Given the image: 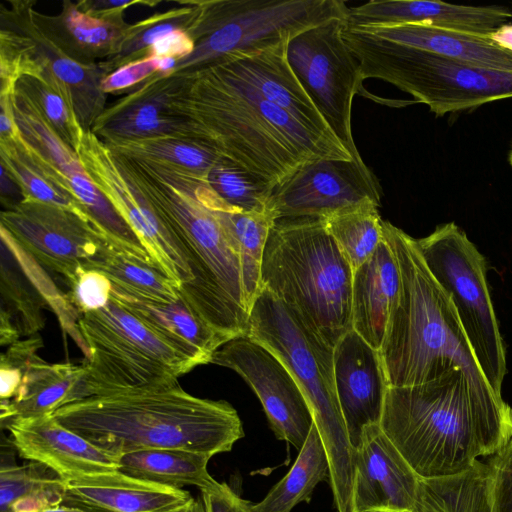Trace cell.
Segmentation results:
<instances>
[{
  "label": "cell",
  "mask_w": 512,
  "mask_h": 512,
  "mask_svg": "<svg viewBox=\"0 0 512 512\" xmlns=\"http://www.w3.org/2000/svg\"><path fill=\"white\" fill-rule=\"evenodd\" d=\"M179 75L171 107L182 120L181 137L212 147L274 189L310 161L354 159L338 140L308 129L221 65Z\"/></svg>",
  "instance_id": "1"
},
{
  "label": "cell",
  "mask_w": 512,
  "mask_h": 512,
  "mask_svg": "<svg viewBox=\"0 0 512 512\" xmlns=\"http://www.w3.org/2000/svg\"><path fill=\"white\" fill-rule=\"evenodd\" d=\"M114 154L152 203L189 265L193 282L180 299L227 342L246 336L250 311L238 249L213 209L216 194L206 179Z\"/></svg>",
  "instance_id": "2"
},
{
  "label": "cell",
  "mask_w": 512,
  "mask_h": 512,
  "mask_svg": "<svg viewBox=\"0 0 512 512\" xmlns=\"http://www.w3.org/2000/svg\"><path fill=\"white\" fill-rule=\"evenodd\" d=\"M420 479L455 475L512 438V407L483 399L461 370L433 381L389 387L380 421Z\"/></svg>",
  "instance_id": "3"
},
{
  "label": "cell",
  "mask_w": 512,
  "mask_h": 512,
  "mask_svg": "<svg viewBox=\"0 0 512 512\" xmlns=\"http://www.w3.org/2000/svg\"><path fill=\"white\" fill-rule=\"evenodd\" d=\"M53 416L118 458L156 448L212 458L231 451L244 437L238 413L228 402L193 396L178 381L93 395L59 408Z\"/></svg>",
  "instance_id": "4"
},
{
  "label": "cell",
  "mask_w": 512,
  "mask_h": 512,
  "mask_svg": "<svg viewBox=\"0 0 512 512\" xmlns=\"http://www.w3.org/2000/svg\"><path fill=\"white\" fill-rule=\"evenodd\" d=\"M383 236L400 271L398 301L379 350L389 387L424 384L461 370L486 401L507 404L485 378L450 295L429 271L417 239L387 221Z\"/></svg>",
  "instance_id": "5"
},
{
  "label": "cell",
  "mask_w": 512,
  "mask_h": 512,
  "mask_svg": "<svg viewBox=\"0 0 512 512\" xmlns=\"http://www.w3.org/2000/svg\"><path fill=\"white\" fill-rule=\"evenodd\" d=\"M353 274L323 218H282L272 226L261 288L294 309L333 348L352 329Z\"/></svg>",
  "instance_id": "6"
},
{
  "label": "cell",
  "mask_w": 512,
  "mask_h": 512,
  "mask_svg": "<svg viewBox=\"0 0 512 512\" xmlns=\"http://www.w3.org/2000/svg\"><path fill=\"white\" fill-rule=\"evenodd\" d=\"M246 336L272 352L296 380L327 453L336 510L353 512L355 449L337 398L334 348L265 288H261L250 310Z\"/></svg>",
  "instance_id": "7"
},
{
  "label": "cell",
  "mask_w": 512,
  "mask_h": 512,
  "mask_svg": "<svg viewBox=\"0 0 512 512\" xmlns=\"http://www.w3.org/2000/svg\"><path fill=\"white\" fill-rule=\"evenodd\" d=\"M341 0H199L186 30L194 42L169 75L253 56L331 19H345Z\"/></svg>",
  "instance_id": "8"
},
{
  "label": "cell",
  "mask_w": 512,
  "mask_h": 512,
  "mask_svg": "<svg viewBox=\"0 0 512 512\" xmlns=\"http://www.w3.org/2000/svg\"><path fill=\"white\" fill-rule=\"evenodd\" d=\"M344 39L362 80L376 78L410 94L436 116L512 98V73L476 66L347 28Z\"/></svg>",
  "instance_id": "9"
},
{
  "label": "cell",
  "mask_w": 512,
  "mask_h": 512,
  "mask_svg": "<svg viewBox=\"0 0 512 512\" xmlns=\"http://www.w3.org/2000/svg\"><path fill=\"white\" fill-rule=\"evenodd\" d=\"M78 330L89 355L84 364L93 395L176 382L199 364L110 299L79 316Z\"/></svg>",
  "instance_id": "10"
},
{
  "label": "cell",
  "mask_w": 512,
  "mask_h": 512,
  "mask_svg": "<svg viewBox=\"0 0 512 512\" xmlns=\"http://www.w3.org/2000/svg\"><path fill=\"white\" fill-rule=\"evenodd\" d=\"M434 278L450 295L475 358L494 392L502 396L506 352L487 281V262L454 222L417 239Z\"/></svg>",
  "instance_id": "11"
},
{
  "label": "cell",
  "mask_w": 512,
  "mask_h": 512,
  "mask_svg": "<svg viewBox=\"0 0 512 512\" xmlns=\"http://www.w3.org/2000/svg\"><path fill=\"white\" fill-rule=\"evenodd\" d=\"M34 1H8L0 8L1 94L14 91L23 75L53 77L69 94L79 123L91 130L105 110L101 83L111 72L103 61L85 65L65 55L36 25Z\"/></svg>",
  "instance_id": "12"
},
{
  "label": "cell",
  "mask_w": 512,
  "mask_h": 512,
  "mask_svg": "<svg viewBox=\"0 0 512 512\" xmlns=\"http://www.w3.org/2000/svg\"><path fill=\"white\" fill-rule=\"evenodd\" d=\"M345 19L311 27L286 46V58L297 80L343 147L362 160L352 136V101L361 83L360 64L348 47Z\"/></svg>",
  "instance_id": "13"
},
{
  "label": "cell",
  "mask_w": 512,
  "mask_h": 512,
  "mask_svg": "<svg viewBox=\"0 0 512 512\" xmlns=\"http://www.w3.org/2000/svg\"><path fill=\"white\" fill-rule=\"evenodd\" d=\"M91 180L132 229L154 266L179 286V295L193 282L189 265L160 215L118 157L91 130L76 151Z\"/></svg>",
  "instance_id": "14"
},
{
  "label": "cell",
  "mask_w": 512,
  "mask_h": 512,
  "mask_svg": "<svg viewBox=\"0 0 512 512\" xmlns=\"http://www.w3.org/2000/svg\"><path fill=\"white\" fill-rule=\"evenodd\" d=\"M10 103L24 142L48 174L81 202L95 228L114 248L153 264L135 233L91 180L78 155L61 140L31 102L14 89Z\"/></svg>",
  "instance_id": "15"
},
{
  "label": "cell",
  "mask_w": 512,
  "mask_h": 512,
  "mask_svg": "<svg viewBox=\"0 0 512 512\" xmlns=\"http://www.w3.org/2000/svg\"><path fill=\"white\" fill-rule=\"evenodd\" d=\"M1 227L37 264L59 273L65 279L110 244L81 215L31 199H24L13 208L4 209L1 212Z\"/></svg>",
  "instance_id": "16"
},
{
  "label": "cell",
  "mask_w": 512,
  "mask_h": 512,
  "mask_svg": "<svg viewBox=\"0 0 512 512\" xmlns=\"http://www.w3.org/2000/svg\"><path fill=\"white\" fill-rule=\"evenodd\" d=\"M210 363L237 372L259 398L276 438L301 449L314 424L313 415L296 380L272 352L241 336L215 351Z\"/></svg>",
  "instance_id": "17"
},
{
  "label": "cell",
  "mask_w": 512,
  "mask_h": 512,
  "mask_svg": "<svg viewBox=\"0 0 512 512\" xmlns=\"http://www.w3.org/2000/svg\"><path fill=\"white\" fill-rule=\"evenodd\" d=\"M382 188L363 160L320 158L301 166L273 191L276 219L326 218L363 203L381 205Z\"/></svg>",
  "instance_id": "18"
},
{
  "label": "cell",
  "mask_w": 512,
  "mask_h": 512,
  "mask_svg": "<svg viewBox=\"0 0 512 512\" xmlns=\"http://www.w3.org/2000/svg\"><path fill=\"white\" fill-rule=\"evenodd\" d=\"M420 478L380 425L367 427L355 449L353 512H416Z\"/></svg>",
  "instance_id": "19"
},
{
  "label": "cell",
  "mask_w": 512,
  "mask_h": 512,
  "mask_svg": "<svg viewBox=\"0 0 512 512\" xmlns=\"http://www.w3.org/2000/svg\"><path fill=\"white\" fill-rule=\"evenodd\" d=\"M334 378L348 437L356 449L363 431L380 425L389 388L379 350L349 330L334 347Z\"/></svg>",
  "instance_id": "20"
},
{
  "label": "cell",
  "mask_w": 512,
  "mask_h": 512,
  "mask_svg": "<svg viewBox=\"0 0 512 512\" xmlns=\"http://www.w3.org/2000/svg\"><path fill=\"white\" fill-rule=\"evenodd\" d=\"M20 457L43 464L64 481L119 471V458L62 425L53 414L16 418L5 425Z\"/></svg>",
  "instance_id": "21"
},
{
  "label": "cell",
  "mask_w": 512,
  "mask_h": 512,
  "mask_svg": "<svg viewBox=\"0 0 512 512\" xmlns=\"http://www.w3.org/2000/svg\"><path fill=\"white\" fill-rule=\"evenodd\" d=\"M512 18L505 6H464L440 1H369L349 7L346 27L371 28L402 25L433 26L478 35H490Z\"/></svg>",
  "instance_id": "22"
},
{
  "label": "cell",
  "mask_w": 512,
  "mask_h": 512,
  "mask_svg": "<svg viewBox=\"0 0 512 512\" xmlns=\"http://www.w3.org/2000/svg\"><path fill=\"white\" fill-rule=\"evenodd\" d=\"M181 82L179 74L153 76L105 108L91 131L104 143L182 136V120L171 107Z\"/></svg>",
  "instance_id": "23"
},
{
  "label": "cell",
  "mask_w": 512,
  "mask_h": 512,
  "mask_svg": "<svg viewBox=\"0 0 512 512\" xmlns=\"http://www.w3.org/2000/svg\"><path fill=\"white\" fill-rule=\"evenodd\" d=\"M32 16L52 43L69 58L85 65L115 56L130 26L124 11L91 12L72 1H64L56 15H45L34 8Z\"/></svg>",
  "instance_id": "24"
},
{
  "label": "cell",
  "mask_w": 512,
  "mask_h": 512,
  "mask_svg": "<svg viewBox=\"0 0 512 512\" xmlns=\"http://www.w3.org/2000/svg\"><path fill=\"white\" fill-rule=\"evenodd\" d=\"M65 483L63 504L92 512H168L192 498L185 489L143 481L120 471L80 476Z\"/></svg>",
  "instance_id": "25"
},
{
  "label": "cell",
  "mask_w": 512,
  "mask_h": 512,
  "mask_svg": "<svg viewBox=\"0 0 512 512\" xmlns=\"http://www.w3.org/2000/svg\"><path fill=\"white\" fill-rule=\"evenodd\" d=\"M401 278L395 254L385 240L353 274L352 329L380 350L398 301Z\"/></svg>",
  "instance_id": "26"
},
{
  "label": "cell",
  "mask_w": 512,
  "mask_h": 512,
  "mask_svg": "<svg viewBox=\"0 0 512 512\" xmlns=\"http://www.w3.org/2000/svg\"><path fill=\"white\" fill-rule=\"evenodd\" d=\"M287 43L220 65L247 81L267 101L308 129L337 140L290 68Z\"/></svg>",
  "instance_id": "27"
},
{
  "label": "cell",
  "mask_w": 512,
  "mask_h": 512,
  "mask_svg": "<svg viewBox=\"0 0 512 512\" xmlns=\"http://www.w3.org/2000/svg\"><path fill=\"white\" fill-rule=\"evenodd\" d=\"M354 30L476 66L512 73V51L496 43L491 34L478 35L422 25L357 28Z\"/></svg>",
  "instance_id": "28"
},
{
  "label": "cell",
  "mask_w": 512,
  "mask_h": 512,
  "mask_svg": "<svg viewBox=\"0 0 512 512\" xmlns=\"http://www.w3.org/2000/svg\"><path fill=\"white\" fill-rule=\"evenodd\" d=\"M86 365L51 364L39 357L11 400H1V424L16 418L53 414L59 408L91 397Z\"/></svg>",
  "instance_id": "29"
},
{
  "label": "cell",
  "mask_w": 512,
  "mask_h": 512,
  "mask_svg": "<svg viewBox=\"0 0 512 512\" xmlns=\"http://www.w3.org/2000/svg\"><path fill=\"white\" fill-rule=\"evenodd\" d=\"M111 300L124 307L166 338L199 365L210 363L215 351L227 343L180 299L175 303L143 300L113 287Z\"/></svg>",
  "instance_id": "30"
},
{
  "label": "cell",
  "mask_w": 512,
  "mask_h": 512,
  "mask_svg": "<svg viewBox=\"0 0 512 512\" xmlns=\"http://www.w3.org/2000/svg\"><path fill=\"white\" fill-rule=\"evenodd\" d=\"M0 271V344L9 346L21 336L33 335L43 329L42 310L49 303L12 249L2 240Z\"/></svg>",
  "instance_id": "31"
},
{
  "label": "cell",
  "mask_w": 512,
  "mask_h": 512,
  "mask_svg": "<svg viewBox=\"0 0 512 512\" xmlns=\"http://www.w3.org/2000/svg\"><path fill=\"white\" fill-rule=\"evenodd\" d=\"M210 456L170 448L128 452L119 457V471L143 481L172 488L196 486L200 491L215 486L208 472Z\"/></svg>",
  "instance_id": "32"
},
{
  "label": "cell",
  "mask_w": 512,
  "mask_h": 512,
  "mask_svg": "<svg viewBox=\"0 0 512 512\" xmlns=\"http://www.w3.org/2000/svg\"><path fill=\"white\" fill-rule=\"evenodd\" d=\"M416 512H492L487 463L477 460L461 473L420 479Z\"/></svg>",
  "instance_id": "33"
},
{
  "label": "cell",
  "mask_w": 512,
  "mask_h": 512,
  "mask_svg": "<svg viewBox=\"0 0 512 512\" xmlns=\"http://www.w3.org/2000/svg\"><path fill=\"white\" fill-rule=\"evenodd\" d=\"M329 479L327 453L313 424L289 472L260 502L251 505V512H291L297 504L309 502L316 486Z\"/></svg>",
  "instance_id": "34"
},
{
  "label": "cell",
  "mask_w": 512,
  "mask_h": 512,
  "mask_svg": "<svg viewBox=\"0 0 512 512\" xmlns=\"http://www.w3.org/2000/svg\"><path fill=\"white\" fill-rule=\"evenodd\" d=\"M213 209L234 240L241 264L245 299L249 311L261 291V265L272 226L277 221L271 210L244 212L230 208L219 200Z\"/></svg>",
  "instance_id": "35"
},
{
  "label": "cell",
  "mask_w": 512,
  "mask_h": 512,
  "mask_svg": "<svg viewBox=\"0 0 512 512\" xmlns=\"http://www.w3.org/2000/svg\"><path fill=\"white\" fill-rule=\"evenodd\" d=\"M65 494V481L43 464L0 468V512H41L63 504Z\"/></svg>",
  "instance_id": "36"
},
{
  "label": "cell",
  "mask_w": 512,
  "mask_h": 512,
  "mask_svg": "<svg viewBox=\"0 0 512 512\" xmlns=\"http://www.w3.org/2000/svg\"><path fill=\"white\" fill-rule=\"evenodd\" d=\"M84 267L102 272L114 288L133 297L161 303L180 300L176 282L151 263L110 244Z\"/></svg>",
  "instance_id": "37"
},
{
  "label": "cell",
  "mask_w": 512,
  "mask_h": 512,
  "mask_svg": "<svg viewBox=\"0 0 512 512\" xmlns=\"http://www.w3.org/2000/svg\"><path fill=\"white\" fill-rule=\"evenodd\" d=\"M0 157L1 167L17 183L24 199L63 207L90 221L81 202L48 174L20 134L0 141Z\"/></svg>",
  "instance_id": "38"
},
{
  "label": "cell",
  "mask_w": 512,
  "mask_h": 512,
  "mask_svg": "<svg viewBox=\"0 0 512 512\" xmlns=\"http://www.w3.org/2000/svg\"><path fill=\"white\" fill-rule=\"evenodd\" d=\"M105 144L116 154L178 168L205 179L221 157L212 147L181 136H161Z\"/></svg>",
  "instance_id": "39"
},
{
  "label": "cell",
  "mask_w": 512,
  "mask_h": 512,
  "mask_svg": "<svg viewBox=\"0 0 512 512\" xmlns=\"http://www.w3.org/2000/svg\"><path fill=\"white\" fill-rule=\"evenodd\" d=\"M378 207L367 201L323 218L353 272L375 253L383 240V220Z\"/></svg>",
  "instance_id": "40"
},
{
  "label": "cell",
  "mask_w": 512,
  "mask_h": 512,
  "mask_svg": "<svg viewBox=\"0 0 512 512\" xmlns=\"http://www.w3.org/2000/svg\"><path fill=\"white\" fill-rule=\"evenodd\" d=\"M177 3L181 6L130 24L117 54L103 60L111 73L126 64L145 59L150 47L162 37L175 31H186L191 26L199 13V0Z\"/></svg>",
  "instance_id": "41"
},
{
  "label": "cell",
  "mask_w": 512,
  "mask_h": 512,
  "mask_svg": "<svg viewBox=\"0 0 512 512\" xmlns=\"http://www.w3.org/2000/svg\"><path fill=\"white\" fill-rule=\"evenodd\" d=\"M15 90L22 93L61 140L75 153L85 130L67 91L54 79L23 75Z\"/></svg>",
  "instance_id": "42"
},
{
  "label": "cell",
  "mask_w": 512,
  "mask_h": 512,
  "mask_svg": "<svg viewBox=\"0 0 512 512\" xmlns=\"http://www.w3.org/2000/svg\"><path fill=\"white\" fill-rule=\"evenodd\" d=\"M213 192L230 208L244 212L270 210L274 188L234 161L220 157L207 174Z\"/></svg>",
  "instance_id": "43"
},
{
  "label": "cell",
  "mask_w": 512,
  "mask_h": 512,
  "mask_svg": "<svg viewBox=\"0 0 512 512\" xmlns=\"http://www.w3.org/2000/svg\"><path fill=\"white\" fill-rule=\"evenodd\" d=\"M43 346L40 336L18 340L11 344L1 355L0 360V397L11 400L21 390L31 365L40 356L38 350Z\"/></svg>",
  "instance_id": "44"
},
{
  "label": "cell",
  "mask_w": 512,
  "mask_h": 512,
  "mask_svg": "<svg viewBox=\"0 0 512 512\" xmlns=\"http://www.w3.org/2000/svg\"><path fill=\"white\" fill-rule=\"evenodd\" d=\"M66 283L69 290L65 296L79 316L97 311L110 301L112 283L98 270L81 266Z\"/></svg>",
  "instance_id": "45"
},
{
  "label": "cell",
  "mask_w": 512,
  "mask_h": 512,
  "mask_svg": "<svg viewBox=\"0 0 512 512\" xmlns=\"http://www.w3.org/2000/svg\"><path fill=\"white\" fill-rule=\"evenodd\" d=\"M485 462L491 477L492 512H512V438Z\"/></svg>",
  "instance_id": "46"
},
{
  "label": "cell",
  "mask_w": 512,
  "mask_h": 512,
  "mask_svg": "<svg viewBox=\"0 0 512 512\" xmlns=\"http://www.w3.org/2000/svg\"><path fill=\"white\" fill-rule=\"evenodd\" d=\"M156 75H162L161 59L151 57L137 60L107 75L101 83V89L106 94L126 91Z\"/></svg>",
  "instance_id": "47"
},
{
  "label": "cell",
  "mask_w": 512,
  "mask_h": 512,
  "mask_svg": "<svg viewBox=\"0 0 512 512\" xmlns=\"http://www.w3.org/2000/svg\"><path fill=\"white\" fill-rule=\"evenodd\" d=\"M201 498L207 512H251V503L241 498L229 485L218 482L202 490Z\"/></svg>",
  "instance_id": "48"
},
{
  "label": "cell",
  "mask_w": 512,
  "mask_h": 512,
  "mask_svg": "<svg viewBox=\"0 0 512 512\" xmlns=\"http://www.w3.org/2000/svg\"><path fill=\"white\" fill-rule=\"evenodd\" d=\"M194 49V42L185 30L172 32L155 42L147 52L146 58L166 59L179 61Z\"/></svg>",
  "instance_id": "49"
},
{
  "label": "cell",
  "mask_w": 512,
  "mask_h": 512,
  "mask_svg": "<svg viewBox=\"0 0 512 512\" xmlns=\"http://www.w3.org/2000/svg\"><path fill=\"white\" fill-rule=\"evenodd\" d=\"M79 6L91 12H112V11H125L128 7L135 5H143L148 7H154L160 4V1L150 0H83L78 1Z\"/></svg>",
  "instance_id": "50"
},
{
  "label": "cell",
  "mask_w": 512,
  "mask_h": 512,
  "mask_svg": "<svg viewBox=\"0 0 512 512\" xmlns=\"http://www.w3.org/2000/svg\"><path fill=\"white\" fill-rule=\"evenodd\" d=\"M19 134L10 103V95L0 94V141L14 139Z\"/></svg>",
  "instance_id": "51"
},
{
  "label": "cell",
  "mask_w": 512,
  "mask_h": 512,
  "mask_svg": "<svg viewBox=\"0 0 512 512\" xmlns=\"http://www.w3.org/2000/svg\"><path fill=\"white\" fill-rule=\"evenodd\" d=\"M1 202L5 209H11L24 200L23 194L17 183L1 167Z\"/></svg>",
  "instance_id": "52"
},
{
  "label": "cell",
  "mask_w": 512,
  "mask_h": 512,
  "mask_svg": "<svg viewBox=\"0 0 512 512\" xmlns=\"http://www.w3.org/2000/svg\"><path fill=\"white\" fill-rule=\"evenodd\" d=\"M492 39L503 46L504 48L512 51V24L506 23L499 27L491 34Z\"/></svg>",
  "instance_id": "53"
},
{
  "label": "cell",
  "mask_w": 512,
  "mask_h": 512,
  "mask_svg": "<svg viewBox=\"0 0 512 512\" xmlns=\"http://www.w3.org/2000/svg\"><path fill=\"white\" fill-rule=\"evenodd\" d=\"M168 512H207L204 502L200 497H192L186 504Z\"/></svg>",
  "instance_id": "54"
},
{
  "label": "cell",
  "mask_w": 512,
  "mask_h": 512,
  "mask_svg": "<svg viewBox=\"0 0 512 512\" xmlns=\"http://www.w3.org/2000/svg\"><path fill=\"white\" fill-rule=\"evenodd\" d=\"M41 512H92V511H89V510H86V509H83L80 507H76V506L61 504L59 506L45 509Z\"/></svg>",
  "instance_id": "55"
},
{
  "label": "cell",
  "mask_w": 512,
  "mask_h": 512,
  "mask_svg": "<svg viewBox=\"0 0 512 512\" xmlns=\"http://www.w3.org/2000/svg\"><path fill=\"white\" fill-rule=\"evenodd\" d=\"M509 163H510V165L512 167V150H511V152L509 154Z\"/></svg>",
  "instance_id": "56"
}]
</instances>
